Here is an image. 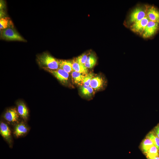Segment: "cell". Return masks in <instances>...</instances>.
I'll list each match as a JSON object with an SVG mask.
<instances>
[{"instance_id": "e0dca14e", "label": "cell", "mask_w": 159, "mask_h": 159, "mask_svg": "<svg viewBox=\"0 0 159 159\" xmlns=\"http://www.w3.org/2000/svg\"><path fill=\"white\" fill-rule=\"evenodd\" d=\"M14 27L12 22L10 18L6 17L0 19V31L9 28Z\"/></svg>"}, {"instance_id": "277c9868", "label": "cell", "mask_w": 159, "mask_h": 159, "mask_svg": "<svg viewBox=\"0 0 159 159\" xmlns=\"http://www.w3.org/2000/svg\"><path fill=\"white\" fill-rule=\"evenodd\" d=\"M106 85V80L104 77L101 75H97L93 78L90 84V86L95 90H103Z\"/></svg>"}, {"instance_id": "d4e9b609", "label": "cell", "mask_w": 159, "mask_h": 159, "mask_svg": "<svg viewBox=\"0 0 159 159\" xmlns=\"http://www.w3.org/2000/svg\"><path fill=\"white\" fill-rule=\"evenodd\" d=\"M5 12L2 9L0 10V19L5 17Z\"/></svg>"}, {"instance_id": "52a82bcc", "label": "cell", "mask_w": 159, "mask_h": 159, "mask_svg": "<svg viewBox=\"0 0 159 159\" xmlns=\"http://www.w3.org/2000/svg\"><path fill=\"white\" fill-rule=\"evenodd\" d=\"M145 6L146 16L149 20L159 23V10L153 6Z\"/></svg>"}, {"instance_id": "8fae6325", "label": "cell", "mask_w": 159, "mask_h": 159, "mask_svg": "<svg viewBox=\"0 0 159 159\" xmlns=\"http://www.w3.org/2000/svg\"><path fill=\"white\" fill-rule=\"evenodd\" d=\"M17 110L18 114L24 120H26L29 115L28 109L25 104L22 101L16 102Z\"/></svg>"}, {"instance_id": "603a6c76", "label": "cell", "mask_w": 159, "mask_h": 159, "mask_svg": "<svg viewBox=\"0 0 159 159\" xmlns=\"http://www.w3.org/2000/svg\"><path fill=\"white\" fill-rule=\"evenodd\" d=\"M88 56V54H87L83 53L76 58L75 60L79 63L85 64Z\"/></svg>"}, {"instance_id": "7a4b0ae2", "label": "cell", "mask_w": 159, "mask_h": 159, "mask_svg": "<svg viewBox=\"0 0 159 159\" xmlns=\"http://www.w3.org/2000/svg\"><path fill=\"white\" fill-rule=\"evenodd\" d=\"M1 38L7 41H15L26 42L14 27L9 28L1 31Z\"/></svg>"}, {"instance_id": "2e32d148", "label": "cell", "mask_w": 159, "mask_h": 159, "mask_svg": "<svg viewBox=\"0 0 159 159\" xmlns=\"http://www.w3.org/2000/svg\"><path fill=\"white\" fill-rule=\"evenodd\" d=\"M80 91L81 94L86 97H91L94 93V90L91 87L84 85H81Z\"/></svg>"}, {"instance_id": "3957f363", "label": "cell", "mask_w": 159, "mask_h": 159, "mask_svg": "<svg viewBox=\"0 0 159 159\" xmlns=\"http://www.w3.org/2000/svg\"><path fill=\"white\" fill-rule=\"evenodd\" d=\"M146 17L145 6H138L134 9L130 13L129 17L130 23L139 21Z\"/></svg>"}, {"instance_id": "ffe728a7", "label": "cell", "mask_w": 159, "mask_h": 159, "mask_svg": "<svg viewBox=\"0 0 159 159\" xmlns=\"http://www.w3.org/2000/svg\"><path fill=\"white\" fill-rule=\"evenodd\" d=\"M158 149L154 145L151 147L145 153L148 159L159 155Z\"/></svg>"}, {"instance_id": "6da1fadb", "label": "cell", "mask_w": 159, "mask_h": 159, "mask_svg": "<svg viewBox=\"0 0 159 159\" xmlns=\"http://www.w3.org/2000/svg\"><path fill=\"white\" fill-rule=\"evenodd\" d=\"M37 61L40 66L43 69L54 70L60 68L59 60L46 52L37 55Z\"/></svg>"}, {"instance_id": "9a60e30c", "label": "cell", "mask_w": 159, "mask_h": 159, "mask_svg": "<svg viewBox=\"0 0 159 159\" xmlns=\"http://www.w3.org/2000/svg\"><path fill=\"white\" fill-rule=\"evenodd\" d=\"M71 76L75 84L81 85L83 84V81L85 75L73 71L71 73Z\"/></svg>"}, {"instance_id": "5b68a950", "label": "cell", "mask_w": 159, "mask_h": 159, "mask_svg": "<svg viewBox=\"0 0 159 159\" xmlns=\"http://www.w3.org/2000/svg\"><path fill=\"white\" fill-rule=\"evenodd\" d=\"M159 28V23L149 21L141 35L144 38H148L155 34Z\"/></svg>"}, {"instance_id": "5bb4252c", "label": "cell", "mask_w": 159, "mask_h": 159, "mask_svg": "<svg viewBox=\"0 0 159 159\" xmlns=\"http://www.w3.org/2000/svg\"><path fill=\"white\" fill-rule=\"evenodd\" d=\"M60 68L69 73L73 70L72 61L66 60H59Z\"/></svg>"}, {"instance_id": "4fadbf2b", "label": "cell", "mask_w": 159, "mask_h": 159, "mask_svg": "<svg viewBox=\"0 0 159 159\" xmlns=\"http://www.w3.org/2000/svg\"><path fill=\"white\" fill-rule=\"evenodd\" d=\"M73 70L79 72L81 74L85 75L88 74V68L84 64L79 63L75 60L72 61Z\"/></svg>"}, {"instance_id": "44dd1931", "label": "cell", "mask_w": 159, "mask_h": 159, "mask_svg": "<svg viewBox=\"0 0 159 159\" xmlns=\"http://www.w3.org/2000/svg\"><path fill=\"white\" fill-rule=\"evenodd\" d=\"M147 138L150 139L155 145L159 150V138L153 132L149 133Z\"/></svg>"}, {"instance_id": "9c48e42d", "label": "cell", "mask_w": 159, "mask_h": 159, "mask_svg": "<svg viewBox=\"0 0 159 159\" xmlns=\"http://www.w3.org/2000/svg\"><path fill=\"white\" fill-rule=\"evenodd\" d=\"M19 115L16 108H11L8 109L4 115V119L10 123H14L18 122Z\"/></svg>"}, {"instance_id": "484cf974", "label": "cell", "mask_w": 159, "mask_h": 159, "mask_svg": "<svg viewBox=\"0 0 159 159\" xmlns=\"http://www.w3.org/2000/svg\"><path fill=\"white\" fill-rule=\"evenodd\" d=\"M150 159H159V157L156 156Z\"/></svg>"}, {"instance_id": "30bf717a", "label": "cell", "mask_w": 159, "mask_h": 159, "mask_svg": "<svg viewBox=\"0 0 159 159\" xmlns=\"http://www.w3.org/2000/svg\"><path fill=\"white\" fill-rule=\"evenodd\" d=\"M0 133L10 145H11L12 141L11 131L8 125L2 122H1L0 123Z\"/></svg>"}, {"instance_id": "ac0fdd59", "label": "cell", "mask_w": 159, "mask_h": 159, "mask_svg": "<svg viewBox=\"0 0 159 159\" xmlns=\"http://www.w3.org/2000/svg\"><path fill=\"white\" fill-rule=\"evenodd\" d=\"M97 59L96 56L92 53L88 55L85 65L87 68H92L95 65Z\"/></svg>"}, {"instance_id": "8992f818", "label": "cell", "mask_w": 159, "mask_h": 159, "mask_svg": "<svg viewBox=\"0 0 159 159\" xmlns=\"http://www.w3.org/2000/svg\"><path fill=\"white\" fill-rule=\"evenodd\" d=\"M43 69L51 73L62 84L65 85L67 83L69 74L63 69L60 68L54 70Z\"/></svg>"}, {"instance_id": "7c38bea8", "label": "cell", "mask_w": 159, "mask_h": 159, "mask_svg": "<svg viewBox=\"0 0 159 159\" xmlns=\"http://www.w3.org/2000/svg\"><path fill=\"white\" fill-rule=\"evenodd\" d=\"M28 130V129L26 125L22 122L15 126L14 133L15 136L18 138L26 134Z\"/></svg>"}, {"instance_id": "ba28073f", "label": "cell", "mask_w": 159, "mask_h": 159, "mask_svg": "<svg viewBox=\"0 0 159 159\" xmlns=\"http://www.w3.org/2000/svg\"><path fill=\"white\" fill-rule=\"evenodd\" d=\"M149 21L146 16L142 20L132 24L130 26V29L134 32L141 35Z\"/></svg>"}, {"instance_id": "cb8c5ba5", "label": "cell", "mask_w": 159, "mask_h": 159, "mask_svg": "<svg viewBox=\"0 0 159 159\" xmlns=\"http://www.w3.org/2000/svg\"><path fill=\"white\" fill-rule=\"evenodd\" d=\"M155 131L156 135L159 138V125L155 127Z\"/></svg>"}, {"instance_id": "d6986e66", "label": "cell", "mask_w": 159, "mask_h": 159, "mask_svg": "<svg viewBox=\"0 0 159 159\" xmlns=\"http://www.w3.org/2000/svg\"><path fill=\"white\" fill-rule=\"evenodd\" d=\"M154 145L151 140L147 138L144 139L141 143V148L143 152L145 153L152 146Z\"/></svg>"}, {"instance_id": "7402d4cb", "label": "cell", "mask_w": 159, "mask_h": 159, "mask_svg": "<svg viewBox=\"0 0 159 159\" xmlns=\"http://www.w3.org/2000/svg\"><path fill=\"white\" fill-rule=\"evenodd\" d=\"M94 75L93 73H88L85 75L83 81V85L88 86H90V82L94 77Z\"/></svg>"}]
</instances>
